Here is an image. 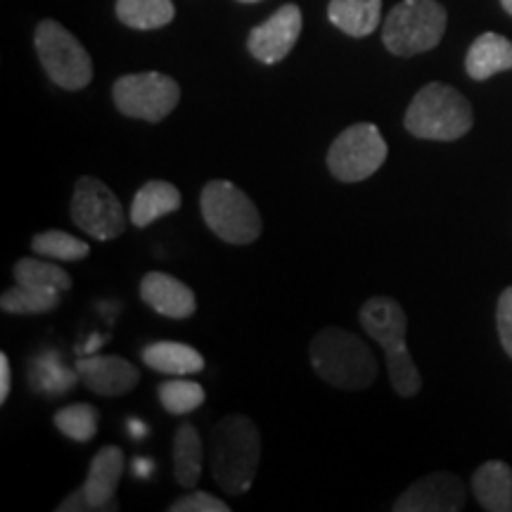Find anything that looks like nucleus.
Segmentation results:
<instances>
[{
    "label": "nucleus",
    "instance_id": "26",
    "mask_svg": "<svg viewBox=\"0 0 512 512\" xmlns=\"http://www.w3.org/2000/svg\"><path fill=\"white\" fill-rule=\"evenodd\" d=\"M31 249H34V254L50 261H83L91 254L86 240L74 238L64 230H43V233L34 235Z\"/></svg>",
    "mask_w": 512,
    "mask_h": 512
},
{
    "label": "nucleus",
    "instance_id": "21",
    "mask_svg": "<svg viewBox=\"0 0 512 512\" xmlns=\"http://www.w3.org/2000/svg\"><path fill=\"white\" fill-rule=\"evenodd\" d=\"M204 446L195 425L183 422L174 434V477L183 489H195L202 475Z\"/></svg>",
    "mask_w": 512,
    "mask_h": 512
},
{
    "label": "nucleus",
    "instance_id": "15",
    "mask_svg": "<svg viewBox=\"0 0 512 512\" xmlns=\"http://www.w3.org/2000/svg\"><path fill=\"white\" fill-rule=\"evenodd\" d=\"M121 475H124V451L114 444L102 446L93 456L86 482H83V491L91 501V510L105 512L119 508L117 489Z\"/></svg>",
    "mask_w": 512,
    "mask_h": 512
},
{
    "label": "nucleus",
    "instance_id": "9",
    "mask_svg": "<svg viewBox=\"0 0 512 512\" xmlns=\"http://www.w3.org/2000/svg\"><path fill=\"white\" fill-rule=\"evenodd\" d=\"M112 100L124 117L159 124L181 102V86L176 79L159 72L126 74L114 81Z\"/></svg>",
    "mask_w": 512,
    "mask_h": 512
},
{
    "label": "nucleus",
    "instance_id": "14",
    "mask_svg": "<svg viewBox=\"0 0 512 512\" xmlns=\"http://www.w3.org/2000/svg\"><path fill=\"white\" fill-rule=\"evenodd\" d=\"M140 299L164 318L185 320L197 311L195 292L183 280L164 271H150L140 280Z\"/></svg>",
    "mask_w": 512,
    "mask_h": 512
},
{
    "label": "nucleus",
    "instance_id": "29",
    "mask_svg": "<svg viewBox=\"0 0 512 512\" xmlns=\"http://www.w3.org/2000/svg\"><path fill=\"white\" fill-rule=\"evenodd\" d=\"M496 325H498V339L505 354L512 358V287H505L498 297L496 306Z\"/></svg>",
    "mask_w": 512,
    "mask_h": 512
},
{
    "label": "nucleus",
    "instance_id": "8",
    "mask_svg": "<svg viewBox=\"0 0 512 512\" xmlns=\"http://www.w3.org/2000/svg\"><path fill=\"white\" fill-rule=\"evenodd\" d=\"M389 147L380 128L368 121L344 128L328 150V169L339 183L368 181L387 162Z\"/></svg>",
    "mask_w": 512,
    "mask_h": 512
},
{
    "label": "nucleus",
    "instance_id": "16",
    "mask_svg": "<svg viewBox=\"0 0 512 512\" xmlns=\"http://www.w3.org/2000/svg\"><path fill=\"white\" fill-rule=\"evenodd\" d=\"M183 195L174 183L169 181H147L143 188L136 192L128 211V221L136 228H147L150 223L162 219V216L174 214L181 209Z\"/></svg>",
    "mask_w": 512,
    "mask_h": 512
},
{
    "label": "nucleus",
    "instance_id": "28",
    "mask_svg": "<svg viewBox=\"0 0 512 512\" xmlns=\"http://www.w3.org/2000/svg\"><path fill=\"white\" fill-rule=\"evenodd\" d=\"M230 505L207 491H190L169 505V512H228Z\"/></svg>",
    "mask_w": 512,
    "mask_h": 512
},
{
    "label": "nucleus",
    "instance_id": "11",
    "mask_svg": "<svg viewBox=\"0 0 512 512\" xmlns=\"http://www.w3.org/2000/svg\"><path fill=\"white\" fill-rule=\"evenodd\" d=\"M299 34H302V10L290 3L249 31L247 48L261 64H278L292 53Z\"/></svg>",
    "mask_w": 512,
    "mask_h": 512
},
{
    "label": "nucleus",
    "instance_id": "23",
    "mask_svg": "<svg viewBox=\"0 0 512 512\" xmlns=\"http://www.w3.org/2000/svg\"><path fill=\"white\" fill-rule=\"evenodd\" d=\"M60 290L53 287H34V285H15L3 292L0 297V309L15 316H36V313H50L62 302Z\"/></svg>",
    "mask_w": 512,
    "mask_h": 512
},
{
    "label": "nucleus",
    "instance_id": "17",
    "mask_svg": "<svg viewBox=\"0 0 512 512\" xmlns=\"http://www.w3.org/2000/svg\"><path fill=\"white\" fill-rule=\"evenodd\" d=\"M465 69L467 76L475 81H486L501 72H510L512 41L501 34H494V31H486L467 50Z\"/></svg>",
    "mask_w": 512,
    "mask_h": 512
},
{
    "label": "nucleus",
    "instance_id": "5",
    "mask_svg": "<svg viewBox=\"0 0 512 512\" xmlns=\"http://www.w3.org/2000/svg\"><path fill=\"white\" fill-rule=\"evenodd\" d=\"M200 211L207 228L228 245H252L261 238V214L249 195L226 178H214L202 188Z\"/></svg>",
    "mask_w": 512,
    "mask_h": 512
},
{
    "label": "nucleus",
    "instance_id": "4",
    "mask_svg": "<svg viewBox=\"0 0 512 512\" xmlns=\"http://www.w3.org/2000/svg\"><path fill=\"white\" fill-rule=\"evenodd\" d=\"M406 131L420 140L453 143L470 133L475 124L472 105L460 91L446 83H427L415 93L406 110Z\"/></svg>",
    "mask_w": 512,
    "mask_h": 512
},
{
    "label": "nucleus",
    "instance_id": "7",
    "mask_svg": "<svg viewBox=\"0 0 512 512\" xmlns=\"http://www.w3.org/2000/svg\"><path fill=\"white\" fill-rule=\"evenodd\" d=\"M34 43L43 72L64 91H83L93 81L91 55L60 22L43 19L36 27Z\"/></svg>",
    "mask_w": 512,
    "mask_h": 512
},
{
    "label": "nucleus",
    "instance_id": "33",
    "mask_svg": "<svg viewBox=\"0 0 512 512\" xmlns=\"http://www.w3.org/2000/svg\"><path fill=\"white\" fill-rule=\"evenodd\" d=\"M238 3H261V0H238Z\"/></svg>",
    "mask_w": 512,
    "mask_h": 512
},
{
    "label": "nucleus",
    "instance_id": "19",
    "mask_svg": "<svg viewBox=\"0 0 512 512\" xmlns=\"http://www.w3.org/2000/svg\"><path fill=\"white\" fill-rule=\"evenodd\" d=\"M140 358L150 370L171 377L195 375L204 370V356L183 342H152L143 347Z\"/></svg>",
    "mask_w": 512,
    "mask_h": 512
},
{
    "label": "nucleus",
    "instance_id": "32",
    "mask_svg": "<svg viewBox=\"0 0 512 512\" xmlns=\"http://www.w3.org/2000/svg\"><path fill=\"white\" fill-rule=\"evenodd\" d=\"M501 5L505 8V12H508V15H512V0H501Z\"/></svg>",
    "mask_w": 512,
    "mask_h": 512
},
{
    "label": "nucleus",
    "instance_id": "10",
    "mask_svg": "<svg viewBox=\"0 0 512 512\" xmlns=\"http://www.w3.org/2000/svg\"><path fill=\"white\" fill-rule=\"evenodd\" d=\"M69 214L81 233L100 242L117 240L126 230V216L119 197L114 195L110 185L93 176H81L76 181Z\"/></svg>",
    "mask_w": 512,
    "mask_h": 512
},
{
    "label": "nucleus",
    "instance_id": "2",
    "mask_svg": "<svg viewBox=\"0 0 512 512\" xmlns=\"http://www.w3.org/2000/svg\"><path fill=\"white\" fill-rule=\"evenodd\" d=\"M311 368L323 382L342 392H361L377 380L380 366L366 342L354 332L325 328L311 339Z\"/></svg>",
    "mask_w": 512,
    "mask_h": 512
},
{
    "label": "nucleus",
    "instance_id": "6",
    "mask_svg": "<svg viewBox=\"0 0 512 512\" xmlns=\"http://www.w3.org/2000/svg\"><path fill=\"white\" fill-rule=\"evenodd\" d=\"M446 22L444 5L437 0H403L384 19L382 43L399 57L427 53L444 38Z\"/></svg>",
    "mask_w": 512,
    "mask_h": 512
},
{
    "label": "nucleus",
    "instance_id": "30",
    "mask_svg": "<svg viewBox=\"0 0 512 512\" xmlns=\"http://www.w3.org/2000/svg\"><path fill=\"white\" fill-rule=\"evenodd\" d=\"M55 510L57 512H86V510H91V501H88L86 491H83V486H81V489H76L74 494H69L67 498H64V501L57 505Z\"/></svg>",
    "mask_w": 512,
    "mask_h": 512
},
{
    "label": "nucleus",
    "instance_id": "18",
    "mask_svg": "<svg viewBox=\"0 0 512 512\" xmlns=\"http://www.w3.org/2000/svg\"><path fill=\"white\" fill-rule=\"evenodd\" d=\"M472 494L489 512H512V470L503 460H489L472 475Z\"/></svg>",
    "mask_w": 512,
    "mask_h": 512
},
{
    "label": "nucleus",
    "instance_id": "27",
    "mask_svg": "<svg viewBox=\"0 0 512 512\" xmlns=\"http://www.w3.org/2000/svg\"><path fill=\"white\" fill-rule=\"evenodd\" d=\"M157 399L162 408L171 415H188L202 406L207 394L200 382L185 380V377H174L157 387Z\"/></svg>",
    "mask_w": 512,
    "mask_h": 512
},
{
    "label": "nucleus",
    "instance_id": "31",
    "mask_svg": "<svg viewBox=\"0 0 512 512\" xmlns=\"http://www.w3.org/2000/svg\"><path fill=\"white\" fill-rule=\"evenodd\" d=\"M10 389H12L10 358H8V354H0V403H5L10 399Z\"/></svg>",
    "mask_w": 512,
    "mask_h": 512
},
{
    "label": "nucleus",
    "instance_id": "22",
    "mask_svg": "<svg viewBox=\"0 0 512 512\" xmlns=\"http://www.w3.org/2000/svg\"><path fill=\"white\" fill-rule=\"evenodd\" d=\"M117 17L128 29L152 31L174 22V0H117Z\"/></svg>",
    "mask_w": 512,
    "mask_h": 512
},
{
    "label": "nucleus",
    "instance_id": "12",
    "mask_svg": "<svg viewBox=\"0 0 512 512\" xmlns=\"http://www.w3.org/2000/svg\"><path fill=\"white\" fill-rule=\"evenodd\" d=\"M465 508V484L453 472H432L396 498L394 512H458Z\"/></svg>",
    "mask_w": 512,
    "mask_h": 512
},
{
    "label": "nucleus",
    "instance_id": "13",
    "mask_svg": "<svg viewBox=\"0 0 512 512\" xmlns=\"http://www.w3.org/2000/svg\"><path fill=\"white\" fill-rule=\"evenodd\" d=\"M74 370L83 387L98 396H124L140 382V370L121 356H81Z\"/></svg>",
    "mask_w": 512,
    "mask_h": 512
},
{
    "label": "nucleus",
    "instance_id": "1",
    "mask_svg": "<svg viewBox=\"0 0 512 512\" xmlns=\"http://www.w3.org/2000/svg\"><path fill=\"white\" fill-rule=\"evenodd\" d=\"M261 458L259 427L247 415H226L211 430L209 467L223 494L242 496L252 486Z\"/></svg>",
    "mask_w": 512,
    "mask_h": 512
},
{
    "label": "nucleus",
    "instance_id": "3",
    "mask_svg": "<svg viewBox=\"0 0 512 512\" xmlns=\"http://www.w3.org/2000/svg\"><path fill=\"white\" fill-rule=\"evenodd\" d=\"M361 328L368 332L370 339L384 349L389 368V380L396 394L403 399H413L422 389V377L418 373V366L413 363L411 351L406 347V332H408V318L401 304L392 297H370L366 304L361 306L358 313Z\"/></svg>",
    "mask_w": 512,
    "mask_h": 512
},
{
    "label": "nucleus",
    "instance_id": "20",
    "mask_svg": "<svg viewBox=\"0 0 512 512\" xmlns=\"http://www.w3.org/2000/svg\"><path fill=\"white\" fill-rule=\"evenodd\" d=\"M328 17L344 34L366 38L380 27L382 0H330Z\"/></svg>",
    "mask_w": 512,
    "mask_h": 512
},
{
    "label": "nucleus",
    "instance_id": "24",
    "mask_svg": "<svg viewBox=\"0 0 512 512\" xmlns=\"http://www.w3.org/2000/svg\"><path fill=\"white\" fill-rule=\"evenodd\" d=\"M15 283L19 285H34V287H53V290L69 292L72 287V275L64 271L62 266L53 264L50 259H34V256H27V259H19L15 268Z\"/></svg>",
    "mask_w": 512,
    "mask_h": 512
},
{
    "label": "nucleus",
    "instance_id": "25",
    "mask_svg": "<svg viewBox=\"0 0 512 512\" xmlns=\"http://www.w3.org/2000/svg\"><path fill=\"white\" fill-rule=\"evenodd\" d=\"M53 422L64 437L76 441V444H86L98 434L100 413L91 403H69L55 413Z\"/></svg>",
    "mask_w": 512,
    "mask_h": 512
}]
</instances>
